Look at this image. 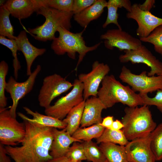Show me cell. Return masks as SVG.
I'll use <instances>...</instances> for the list:
<instances>
[{"label":"cell","mask_w":162,"mask_h":162,"mask_svg":"<svg viewBox=\"0 0 162 162\" xmlns=\"http://www.w3.org/2000/svg\"><path fill=\"white\" fill-rule=\"evenodd\" d=\"M26 132L20 146H4L8 154L15 162H46L53 140L52 128L23 120Z\"/></svg>","instance_id":"6da1fadb"},{"label":"cell","mask_w":162,"mask_h":162,"mask_svg":"<svg viewBox=\"0 0 162 162\" xmlns=\"http://www.w3.org/2000/svg\"><path fill=\"white\" fill-rule=\"evenodd\" d=\"M97 97L107 108L120 103L129 107L143 105L142 98L128 86H124L112 74L107 75L101 82Z\"/></svg>","instance_id":"7a4b0ae2"},{"label":"cell","mask_w":162,"mask_h":162,"mask_svg":"<svg viewBox=\"0 0 162 162\" xmlns=\"http://www.w3.org/2000/svg\"><path fill=\"white\" fill-rule=\"evenodd\" d=\"M124 112L121 120L124 125L122 130L129 141L148 135L157 126L148 106H127Z\"/></svg>","instance_id":"3957f363"},{"label":"cell","mask_w":162,"mask_h":162,"mask_svg":"<svg viewBox=\"0 0 162 162\" xmlns=\"http://www.w3.org/2000/svg\"><path fill=\"white\" fill-rule=\"evenodd\" d=\"M85 29L84 28L81 32L74 33L64 27H60L57 30L58 36L52 40L51 44L52 49L57 55H63L67 53L69 58L75 59L76 53L79 54V59L75 69L76 71L86 54L96 50L102 43L101 41L92 46H87L82 36Z\"/></svg>","instance_id":"277c9868"},{"label":"cell","mask_w":162,"mask_h":162,"mask_svg":"<svg viewBox=\"0 0 162 162\" xmlns=\"http://www.w3.org/2000/svg\"><path fill=\"white\" fill-rule=\"evenodd\" d=\"M37 15L44 16L46 20L42 25L33 28H28V32L36 40L46 42L55 38V34L58 28L63 27L70 31L72 27L71 19L74 14L72 11L59 10L46 7L39 6Z\"/></svg>","instance_id":"5b68a950"},{"label":"cell","mask_w":162,"mask_h":162,"mask_svg":"<svg viewBox=\"0 0 162 162\" xmlns=\"http://www.w3.org/2000/svg\"><path fill=\"white\" fill-rule=\"evenodd\" d=\"M26 132L24 122H18L9 110L0 107V142L4 145L16 146L21 143Z\"/></svg>","instance_id":"8992f818"},{"label":"cell","mask_w":162,"mask_h":162,"mask_svg":"<svg viewBox=\"0 0 162 162\" xmlns=\"http://www.w3.org/2000/svg\"><path fill=\"white\" fill-rule=\"evenodd\" d=\"M119 78L122 82L131 86L134 92H139L140 94H147L162 89V74L149 76L146 71H142L140 74H136L124 66Z\"/></svg>","instance_id":"52a82bcc"},{"label":"cell","mask_w":162,"mask_h":162,"mask_svg":"<svg viewBox=\"0 0 162 162\" xmlns=\"http://www.w3.org/2000/svg\"><path fill=\"white\" fill-rule=\"evenodd\" d=\"M73 84L72 89L68 93L58 99L53 105L45 109L46 115L63 120L74 107L84 100L82 83L76 79Z\"/></svg>","instance_id":"ba28073f"},{"label":"cell","mask_w":162,"mask_h":162,"mask_svg":"<svg viewBox=\"0 0 162 162\" xmlns=\"http://www.w3.org/2000/svg\"><path fill=\"white\" fill-rule=\"evenodd\" d=\"M73 87V84L58 74L46 76L38 95L40 106L45 109L48 108L54 99Z\"/></svg>","instance_id":"9c48e42d"},{"label":"cell","mask_w":162,"mask_h":162,"mask_svg":"<svg viewBox=\"0 0 162 162\" xmlns=\"http://www.w3.org/2000/svg\"><path fill=\"white\" fill-rule=\"evenodd\" d=\"M41 70L40 65H38L27 79L22 82H17L12 76L9 78L6 83L5 90L10 94L12 100L9 111L13 117L16 118V108L19 100L32 89L36 78Z\"/></svg>","instance_id":"30bf717a"},{"label":"cell","mask_w":162,"mask_h":162,"mask_svg":"<svg viewBox=\"0 0 162 162\" xmlns=\"http://www.w3.org/2000/svg\"><path fill=\"white\" fill-rule=\"evenodd\" d=\"M110 68L107 64L94 61L89 72L80 74L78 79L83 85V96L86 100L91 96H97L100 84L110 71Z\"/></svg>","instance_id":"8fae6325"},{"label":"cell","mask_w":162,"mask_h":162,"mask_svg":"<svg viewBox=\"0 0 162 162\" xmlns=\"http://www.w3.org/2000/svg\"><path fill=\"white\" fill-rule=\"evenodd\" d=\"M124 53L119 56L122 63L130 62L133 64L143 63L150 68L151 70L147 73L152 76L162 74V62L154 56L146 46L142 45L137 49L124 51Z\"/></svg>","instance_id":"7c38bea8"},{"label":"cell","mask_w":162,"mask_h":162,"mask_svg":"<svg viewBox=\"0 0 162 162\" xmlns=\"http://www.w3.org/2000/svg\"><path fill=\"white\" fill-rule=\"evenodd\" d=\"M100 38L104 40L105 47L110 50L116 47L120 51L133 50L142 45L140 39L118 28L108 30Z\"/></svg>","instance_id":"4fadbf2b"},{"label":"cell","mask_w":162,"mask_h":162,"mask_svg":"<svg viewBox=\"0 0 162 162\" xmlns=\"http://www.w3.org/2000/svg\"><path fill=\"white\" fill-rule=\"evenodd\" d=\"M126 16L137 22L138 27L136 33L140 38L147 37L156 28L162 24V18L156 16L150 12L142 10L137 3L132 5L131 11L127 13Z\"/></svg>","instance_id":"5bb4252c"},{"label":"cell","mask_w":162,"mask_h":162,"mask_svg":"<svg viewBox=\"0 0 162 162\" xmlns=\"http://www.w3.org/2000/svg\"><path fill=\"white\" fill-rule=\"evenodd\" d=\"M150 134L130 141L125 146L128 162H155L150 146Z\"/></svg>","instance_id":"9a60e30c"},{"label":"cell","mask_w":162,"mask_h":162,"mask_svg":"<svg viewBox=\"0 0 162 162\" xmlns=\"http://www.w3.org/2000/svg\"><path fill=\"white\" fill-rule=\"evenodd\" d=\"M106 108L97 96H92L85 100L84 108L80 123L81 128L101 123V113Z\"/></svg>","instance_id":"2e32d148"},{"label":"cell","mask_w":162,"mask_h":162,"mask_svg":"<svg viewBox=\"0 0 162 162\" xmlns=\"http://www.w3.org/2000/svg\"><path fill=\"white\" fill-rule=\"evenodd\" d=\"M52 130L53 140L50 154L53 158L65 156L72 143L76 142H81L83 141L73 137L65 128L59 130L57 128H52Z\"/></svg>","instance_id":"e0dca14e"},{"label":"cell","mask_w":162,"mask_h":162,"mask_svg":"<svg viewBox=\"0 0 162 162\" xmlns=\"http://www.w3.org/2000/svg\"><path fill=\"white\" fill-rule=\"evenodd\" d=\"M18 50L21 51L25 58L27 65L26 74L30 76L31 73V67L35 59L43 55L46 52L45 48H38L33 45L29 41L25 30L21 31L16 37Z\"/></svg>","instance_id":"ac0fdd59"},{"label":"cell","mask_w":162,"mask_h":162,"mask_svg":"<svg viewBox=\"0 0 162 162\" xmlns=\"http://www.w3.org/2000/svg\"><path fill=\"white\" fill-rule=\"evenodd\" d=\"M2 6L12 16L20 20L28 18L39 7L36 0H8Z\"/></svg>","instance_id":"d6986e66"},{"label":"cell","mask_w":162,"mask_h":162,"mask_svg":"<svg viewBox=\"0 0 162 162\" xmlns=\"http://www.w3.org/2000/svg\"><path fill=\"white\" fill-rule=\"evenodd\" d=\"M23 108L27 114L32 117V118H30L21 112H18V115L23 120L45 127L59 129H64L67 126V124L62 120L50 116L41 114L37 111L34 112L26 106Z\"/></svg>","instance_id":"ffe728a7"},{"label":"cell","mask_w":162,"mask_h":162,"mask_svg":"<svg viewBox=\"0 0 162 162\" xmlns=\"http://www.w3.org/2000/svg\"><path fill=\"white\" fill-rule=\"evenodd\" d=\"M107 1L96 0L92 5L73 16L74 20L81 26L86 28L92 21L98 18L106 7Z\"/></svg>","instance_id":"44dd1931"},{"label":"cell","mask_w":162,"mask_h":162,"mask_svg":"<svg viewBox=\"0 0 162 162\" xmlns=\"http://www.w3.org/2000/svg\"><path fill=\"white\" fill-rule=\"evenodd\" d=\"M132 5L129 0H109L107 2V15L106 20L103 24L102 27L106 28L109 24L113 23L118 28L122 29L118 23V14L117 13L118 8H124L128 12L131 11Z\"/></svg>","instance_id":"7402d4cb"},{"label":"cell","mask_w":162,"mask_h":162,"mask_svg":"<svg viewBox=\"0 0 162 162\" xmlns=\"http://www.w3.org/2000/svg\"><path fill=\"white\" fill-rule=\"evenodd\" d=\"M99 146L109 162H128L124 146L107 142Z\"/></svg>","instance_id":"603a6c76"},{"label":"cell","mask_w":162,"mask_h":162,"mask_svg":"<svg viewBox=\"0 0 162 162\" xmlns=\"http://www.w3.org/2000/svg\"><path fill=\"white\" fill-rule=\"evenodd\" d=\"M85 100L74 107L62 120L67 124L65 128L71 136L80 125Z\"/></svg>","instance_id":"cb8c5ba5"},{"label":"cell","mask_w":162,"mask_h":162,"mask_svg":"<svg viewBox=\"0 0 162 162\" xmlns=\"http://www.w3.org/2000/svg\"><path fill=\"white\" fill-rule=\"evenodd\" d=\"M105 129L100 124H94L87 128H79L72 136L77 140L88 141L99 137Z\"/></svg>","instance_id":"d4e9b609"},{"label":"cell","mask_w":162,"mask_h":162,"mask_svg":"<svg viewBox=\"0 0 162 162\" xmlns=\"http://www.w3.org/2000/svg\"><path fill=\"white\" fill-rule=\"evenodd\" d=\"M96 139L97 144L108 142L124 146L129 142L122 130H115L105 128L101 135Z\"/></svg>","instance_id":"484cf974"},{"label":"cell","mask_w":162,"mask_h":162,"mask_svg":"<svg viewBox=\"0 0 162 162\" xmlns=\"http://www.w3.org/2000/svg\"><path fill=\"white\" fill-rule=\"evenodd\" d=\"M87 160L92 162H105L106 160L100 146L92 140L82 142Z\"/></svg>","instance_id":"4316f807"},{"label":"cell","mask_w":162,"mask_h":162,"mask_svg":"<svg viewBox=\"0 0 162 162\" xmlns=\"http://www.w3.org/2000/svg\"><path fill=\"white\" fill-rule=\"evenodd\" d=\"M150 146L156 161L162 160V122L150 134Z\"/></svg>","instance_id":"83f0119b"},{"label":"cell","mask_w":162,"mask_h":162,"mask_svg":"<svg viewBox=\"0 0 162 162\" xmlns=\"http://www.w3.org/2000/svg\"><path fill=\"white\" fill-rule=\"evenodd\" d=\"M10 14L3 6L0 8V35L8 39L15 40L14 29L9 18Z\"/></svg>","instance_id":"f1b7e54d"},{"label":"cell","mask_w":162,"mask_h":162,"mask_svg":"<svg viewBox=\"0 0 162 162\" xmlns=\"http://www.w3.org/2000/svg\"><path fill=\"white\" fill-rule=\"evenodd\" d=\"M39 6L52 8L63 11H72L74 0H36Z\"/></svg>","instance_id":"f546056e"},{"label":"cell","mask_w":162,"mask_h":162,"mask_svg":"<svg viewBox=\"0 0 162 162\" xmlns=\"http://www.w3.org/2000/svg\"><path fill=\"white\" fill-rule=\"evenodd\" d=\"M0 43L7 47L12 52L14 57L13 67L14 75L15 79L16 80L18 76V72L21 68V66L17 57V52L18 48L16 40H15L8 39L5 37L0 35Z\"/></svg>","instance_id":"4dcf8cb0"},{"label":"cell","mask_w":162,"mask_h":162,"mask_svg":"<svg viewBox=\"0 0 162 162\" xmlns=\"http://www.w3.org/2000/svg\"><path fill=\"white\" fill-rule=\"evenodd\" d=\"M140 39L142 42L152 44L155 51L162 56V24L156 28L148 36Z\"/></svg>","instance_id":"1f68e13d"},{"label":"cell","mask_w":162,"mask_h":162,"mask_svg":"<svg viewBox=\"0 0 162 162\" xmlns=\"http://www.w3.org/2000/svg\"><path fill=\"white\" fill-rule=\"evenodd\" d=\"M9 67L4 61L0 63V107H5L7 105V98L5 95L6 84V77L8 73Z\"/></svg>","instance_id":"d6a6232c"},{"label":"cell","mask_w":162,"mask_h":162,"mask_svg":"<svg viewBox=\"0 0 162 162\" xmlns=\"http://www.w3.org/2000/svg\"><path fill=\"white\" fill-rule=\"evenodd\" d=\"M65 156L75 162L87 160L82 143L77 142L73 143Z\"/></svg>","instance_id":"836d02e7"},{"label":"cell","mask_w":162,"mask_h":162,"mask_svg":"<svg viewBox=\"0 0 162 162\" xmlns=\"http://www.w3.org/2000/svg\"><path fill=\"white\" fill-rule=\"evenodd\" d=\"M139 94L142 98L143 105L155 106L162 113V89L157 91L156 95L153 98L149 97L147 94Z\"/></svg>","instance_id":"e575fe53"},{"label":"cell","mask_w":162,"mask_h":162,"mask_svg":"<svg viewBox=\"0 0 162 162\" xmlns=\"http://www.w3.org/2000/svg\"><path fill=\"white\" fill-rule=\"evenodd\" d=\"M96 0H74L72 11L74 14L79 13L94 4Z\"/></svg>","instance_id":"d590c367"},{"label":"cell","mask_w":162,"mask_h":162,"mask_svg":"<svg viewBox=\"0 0 162 162\" xmlns=\"http://www.w3.org/2000/svg\"><path fill=\"white\" fill-rule=\"evenodd\" d=\"M155 3L154 0H146L142 4H138L140 8L144 11L150 12Z\"/></svg>","instance_id":"8d00e7d4"},{"label":"cell","mask_w":162,"mask_h":162,"mask_svg":"<svg viewBox=\"0 0 162 162\" xmlns=\"http://www.w3.org/2000/svg\"><path fill=\"white\" fill-rule=\"evenodd\" d=\"M0 162H11L7 154L5 147L0 143Z\"/></svg>","instance_id":"74e56055"},{"label":"cell","mask_w":162,"mask_h":162,"mask_svg":"<svg viewBox=\"0 0 162 162\" xmlns=\"http://www.w3.org/2000/svg\"><path fill=\"white\" fill-rule=\"evenodd\" d=\"M113 116H108L104 118L100 124L105 128L110 129L113 123Z\"/></svg>","instance_id":"f35d334b"},{"label":"cell","mask_w":162,"mask_h":162,"mask_svg":"<svg viewBox=\"0 0 162 162\" xmlns=\"http://www.w3.org/2000/svg\"><path fill=\"white\" fill-rule=\"evenodd\" d=\"M124 125L122 122L116 119L114 121L112 126L109 129L115 130H118L122 129Z\"/></svg>","instance_id":"ab89813d"},{"label":"cell","mask_w":162,"mask_h":162,"mask_svg":"<svg viewBox=\"0 0 162 162\" xmlns=\"http://www.w3.org/2000/svg\"><path fill=\"white\" fill-rule=\"evenodd\" d=\"M46 162H75L72 161L66 156H64L61 157L52 158ZM77 162H82V161H79Z\"/></svg>","instance_id":"60d3db41"},{"label":"cell","mask_w":162,"mask_h":162,"mask_svg":"<svg viewBox=\"0 0 162 162\" xmlns=\"http://www.w3.org/2000/svg\"><path fill=\"white\" fill-rule=\"evenodd\" d=\"M5 0H0V7H1L4 5L6 1Z\"/></svg>","instance_id":"b9f144b4"},{"label":"cell","mask_w":162,"mask_h":162,"mask_svg":"<svg viewBox=\"0 0 162 162\" xmlns=\"http://www.w3.org/2000/svg\"><path fill=\"white\" fill-rule=\"evenodd\" d=\"M105 162H109L107 160H106Z\"/></svg>","instance_id":"7bdbcfd3"},{"label":"cell","mask_w":162,"mask_h":162,"mask_svg":"<svg viewBox=\"0 0 162 162\" xmlns=\"http://www.w3.org/2000/svg\"></svg>","instance_id":"ee69618b"}]
</instances>
